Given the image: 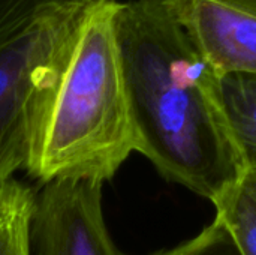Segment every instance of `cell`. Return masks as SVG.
<instances>
[{"label": "cell", "mask_w": 256, "mask_h": 255, "mask_svg": "<svg viewBox=\"0 0 256 255\" xmlns=\"http://www.w3.org/2000/svg\"><path fill=\"white\" fill-rule=\"evenodd\" d=\"M114 33L136 152L214 203L246 171L220 107V77L171 0L117 2Z\"/></svg>", "instance_id": "1"}, {"label": "cell", "mask_w": 256, "mask_h": 255, "mask_svg": "<svg viewBox=\"0 0 256 255\" xmlns=\"http://www.w3.org/2000/svg\"><path fill=\"white\" fill-rule=\"evenodd\" d=\"M117 0L92 3L32 122L26 171L52 180L112 179L136 152L114 33Z\"/></svg>", "instance_id": "2"}, {"label": "cell", "mask_w": 256, "mask_h": 255, "mask_svg": "<svg viewBox=\"0 0 256 255\" xmlns=\"http://www.w3.org/2000/svg\"><path fill=\"white\" fill-rule=\"evenodd\" d=\"M90 5L48 11L0 41V186L26 168L36 105Z\"/></svg>", "instance_id": "3"}, {"label": "cell", "mask_w": 256, "mask_h": 255, "mask_svg": "<svg viewBox=\"0 0 256 255\" xmlns=\"http://www.w3.org/2000/svg\"><path fill=\"white\" fill-rule=\"evenodd\" d=\"M102 185L92 180L44 183L34 195L30 255H124L104 218Z\"/></svg>", "instance_id": "4"}, {"label": "cell", "mask_w": 256, "mask_h": 255, "mask_svg": "<svg viewBox=\"0 0 256 255\" xmlns=\"http://www.w3.org/2000/svg\"><path fill=\"white\" fill-rule=\"evenodd\" d=\"M219 77H256V0H171Z\"/></svg>", "instance_id": "5"}, {"label": "cell", "mask_w": 256, "mask_h": 255, "mask_svg": "<svg viewBox=\"0 0 256 255\" xmlns=\"http://www.w3.org/2000/svg\"><path fill=\"white\" fill-rule=\"evenodd\" d=\"M219 99L244 170L256 168V77L219 78Z\"/></svg>", "instance_id": "6"}, {"label": "cell", "mask_w": 256, "mask_h": 255, "mask_svg": "<svg viewBox=\"0 0 256 255\" xmlns=\"http://www.w3.org/2000/svg\"><path fill=\"white\" fill-rule=\"evenodd\" d=\"M213 206L242 255H256V170H246Z\"/></svg>", "instance_id": "7"}, {"label": "cell", "mask_w": 256, "mask_h": 255, "mask_svg": "<svg viewBox=\"0 0 256 255\" xmlns=\"http://www.w3.org/2000/svg\"><path fill=\"white\" fill-rule=\"evenodd\" d=\"M34 195L15 179L0 186V255H30Z\"/></svg>", "instance_id": "8"}, {"label": "cell", "mask_w": 256, "mask_h": 255, "mask_svg": "<svg viewBox=\"0 0 256 255\" xmlns=\"http://www.w3.org/2000/svg\"><path fill=\"white\" fill-rule=\"evenodd\" d=\"M96 2L102 0H0V41L48 11Z\"/></svg>", "instance_id": "9"}, {"label": "cell", "mask_w": 256, "mask_h": 255, "mask_svg": "<svg viewBox=\"0 0 256 255\" xmlns=\"http://www.w3.org/2000/svg\"><path fill=\"white\" fill-rule=\"evenodd\" d=\"M152 255H242V252L226 227L214 218L195 237Z\"/></svg>", "instance_id": "10"}, {"label": "cell", "mask_w": 256, "mask_h": 255, "mask_svg": "<svg viewBox=\"0 0 256 255\" xmlns=\"http://www.w3.org/2000/svg\"><path fill=\"white\" fill-rule=\"evenodd\" d=\"M254 170H256V168H254Z\"/></svg>", "instance_id": "11"}]
</instances>
